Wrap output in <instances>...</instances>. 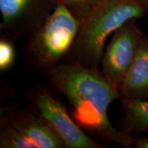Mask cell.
<instances>
[{"mask_svg":"<svg viewBox=\"0 0 148 148\" xmlns=\"http://www.w3.org/2000/svg\"><path fill=\"white\" fill-rule=\"evenodd\" d=\"M42 73L73 105L72 117L81 128L125 147L134 145L135 138L108 119L109 106L121 97L101 70L61 62Z\"/></svg>","mask_w":148,"mask_h":148,"instance_id":"cell-1","label":"cell"},{"mask_svg":"<svg viewBox=\"0 0 148 148\" xmlns=\"http://www.w3.org/2000/svg\"><path fill=\"white\" fill-rule=\"evenodd\" d=\"M146 14L143 0H101L81 22L76 38L62 62L99 69L107 38L127 21Z\"/></svg>","mask_w":148,"mask_h":148,"instance_id":"cell-2","label":"cell"},{"mask_svg":"<svg viewBox=\"0 0 148 148\" xmlns=\"http://www.w3.org/2000/svg\"><path fill=\"white\" fill-rule=\"evenodd\" d=\"M81 22L58 3L40 26L25 38L23 55L30 69L42 73L62 62L67 55Z\"/></svg>","mask_w":148,"mask_h":148,"instance_id":"cell-3","label":"cell"},{"mask_svg":"<svg viewBox=\"0 0 148 148\" xmlns=\"http://www.w3.org/2000/svg\"><path fill=\"white\" fill-rule=\"evenodd\" d=\"M58 0H0L1 38H26L43 23Z\"/></svg>","mask_w":148,"mask_h":148,"instance_id":"cell-4","label":"cell"},{"mask_svg":"<svg viewBox=\"0 0 148 148\" xmlns=\"http://www.w3.org/2000/svg\"><path fill=\"white\" fill-rule=\"evenodd\" d=\"M33 106L43 116L64 142L66 148H102V144L86 134L68 113L65 106L54 99L42 86L29 93Z\"/></svg>","mask_w":148,"mask_h":148,"instance_id":"cell-5","label":"cell"},{"mask_svg":"<svg viewBox=\"0 0 148 148\" xmlns=\"http://www.w3.org/2000/svg\"><path fill=\"white\" fill-rule=\"evenodd\" d=\"M131 19L113 33L104 49L101 71L114 86L119 88L137 54L144 34Z\"/></svg>","mask_w":148,"mask_h":148,"instance_id":"cell-6","label":"cell"},{"mask_svg":"<svg viewBox=\"0 0 148 148\" xmlns=\"http://www.w3.org/2000/svg\"><path fill=\"white\" fill-rule=\"evenodd\" d=\"M10 123L38 148L66 147L58 133L36 108L18 110Z\"/></svg>","mask_w":148,"mask_h":148,"instance_id":"cell-7","label":"cell"},{"mask_svg":"<svg viewBox=\"0 0 148 148\" xmlns=\"http://www.w3.org/2000/svg\"><path fill=\"white\" fill-rule=\"evenodd\" d=\"M120 99L148 101V36L144 35L137 54L119 88Z\"/></svg>","mask_w":148,"mask_h":148,"instance_id":"cell-8","label":"cell"},{"mask_svg":"<svg viewBox=\"0 0 148 148\" xmlns=\"http://www.w3.org/2000/svg\"><path fill=\"white\" fill-rule=\"evenodd\" d=\"M123 131L132 136L148 132V101L121 99Z\"/></svg>","mask_w":148,"mask_h":148,"instance_id":"cell-9","label":"cell"},{"mask_svg":"<svg viewBox=\"0 0 148 148\" xmlns=\"http://www.w3.org/2000/svg\"><path fill=\"white\" fill-rule=\"evenodd\" d=\"M1 148H38L34 142L11 123L0 126Z\"/></svg>","mask_w":148,"mask_h":148,"instance_id":"cell-10","label":"cell"},{"mask_svg":"<svg viewBox=\"0 0 148 148\" xmlns=\"http://www.w3.org/2000/svg\"><path fill=\"white\" fill-rule=\"evenodd\" d=\"M101 0H58L71 13L82 22Z\"/></svg>","mask_w":148,"mask_h":148,"instance_id":"cell-11","label":"cell"},{"mask_svg":"<svg viewBox=\"0 0 148 148\" xmlns=\"http://www.w3.org/2000/svg\"><path fill=\"white\" fill-rule=\"evenodd\" d=\"M15 60L14 41L8 38L0 39V71H5L10 69Z\"/></svg>","mask_w":148,"mask_h":148,"instance_id":"cell-12","label":"cell"},{"mask_svg":"<svg viewBox=\"0 0 148 148\" xmlns=\"http://www.w3.org/2000/svg\"><path fill=\"white\" fill-rule=\"evenodd\" d=\"M134 145L136 148H148V137L135 139Z\"/></svg>","mask_w":148,"mask_h":148,"instance_id":"cell-13","label":"cell"},{"mask_svg":"<svg viewBox=\"0 0 148 148\" xmlns=\"http://www.w3.org/2000/svg\"><path fill=\"white\" fill-rule=\"evenodd\" d=\"M144 3H145L146 8H147V14H148V0H143Z\"/></svg>","mask_w":148,"mask_h":148,"instance_id":"cell-14","label":"cell"}]
</instances>
